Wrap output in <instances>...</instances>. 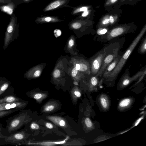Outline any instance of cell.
<instances>
[{"label": "cell", "mask_w": 146, "mask_h": 146, "mask_svg": "<svg viewBox=\"0 0 146 146\" xmlns=\"http://www.w3.org/2000/svg\"><path fill=\"white\" fill-rule=\"evenodd\" d=\"M125 41V37L115 38L109 41L103 48L105 57L101 68L96 75L101 77L106 67L121 52Z\"/></svg>", "instance_id": "1"}, {"label": "cell", "mask_w": 146, "mask_h": 146, "mask_svg": "<svg viewBox=\"0 0 146 146\" xmlns=\"http://www.w3.org/2000/svg\"><path fill=\"white\" fill-rule=\"evenodd\" d=\"M146 31V24L142 28L139 33L134 39L130 46L124 52L115 68L111 72L110 75L105 79L106 81L110 82L114 81L123 68L127 60L137 45L141 40Z\"/></svg>", "instance_id": "2"}, {"label": "cell", "mask_w": 146, "mask_h": 146, "mask_svg": "<svg viewBox=\"0 0 146 146\" xmlns=\"http://www.w3.org/2000/svg\"><path fill=\"white\" fill-rule=\"evenodd\" d=\"M137 27L133 23L125 24L114 26L105 35L95 39L102 42H109L112 39L125 35L134 32Z\"/></svg>", "instance_id": "3"}, {"label": "cell", "mask_w": 146, "mask_h": 146, "mask_svg": "<svg viewBox=\"0 0 146 146\" xmlns=\"http://www.w3.org/2000/svg\"><path fill=\"white\" fill-rule=\"evenodd\" d=\"M18 19L15 14L13 13L5 33L3 49L5 50L10 43L17 38L19 36V24Z\"/></svg>", "instance_id": "4"}, {"label": "cell", "mask_w": 146, "mask_h": 146, "mask_svg": "<svg viewBox=\"0 0 146 146\" xmlns=\"http://www.w3.org/2000/svg\"><path fill=\"white\" fill-rule=\"evenodd\" d=\"M29 118L27 112L22 111L7 121L6 129L9 133L20 129L29 121Z\"/></svg>", "instance_id": "5"}, {"label": "cell", "mask_w": 146, "mask_h": 146, "mask_svg": "<svg viewBox=\"0 0 146 146\" xmlns=\"http://www.w3.org/2000/svg\"><path fill=\"white\" fill-rule=\"evenodd\" d=\"M105 53L103 48L96 53L88 60L91 74L96 76L102 65Z\"/></svg>", "instance_id": "6"}, {"label": "cell", "mask_w": 146, "mask_h": 146, "mask_svg": "<svg viewBox=\"0 0 146 146\" xmlns=\"http://www.w3.org/2000/svg\"><path fill=\"white\" fill-rule=\"evenodd\" d=\"M28 135L25 131L23 130L6 136L4 138V140L6 142L19 145L26 140Z\"/></svg>", "instance_id": "7"}, {"label": "cell", "mask_w": 146, "mask_h": 146, "mask_svg": "<svg viewBox=\"0 0 146 146\" xmlns=\"http://www.w3.org/2000/svg\"><path fill=\"white\" fill-rule=\"evenodd\" d=\"M118 16L116 15L107 14L103 17L97 25V29L99 28L108 27L114 25L118 21Z\"/></svg>", "instance_id": "8"}, {"label": "cell", "mask_w": 146, "mask_h": 146, "mask_svg": "<svg viewBox=\"0 0 146 146\" xmlns=\"http://www.w3.org/2000/svg\"><path fill=\"white\" fill-rule=\"evenodd\" d=\"M145 70H146V67L145 66V67H143L141 69L131 77L130 76V73L129 70L128 69H126L121 78L120 82V84L123 86L128 85L131 81L140 77Z\"/></svg>", "instance_id": "9"}, {"label": "cell", "mask_w": 146, "mask_h": 146, "mask_svg": "<svg viewBox=\"0 0 146 146\" xmlns=\"http://www.w3.org/2000/svg\"><path fill=\"white\" fill-rule=\"evenodd\" d=\"M70 0H53L49 3L44 8V12L52 11L64 7L72 8L68 5Z\"/></svg>", "instance_id": "10"}, {"label": "cell", "mask_w": 146, "mask_h": 146, "mask_svg": "<svg viewBox=\"0 0 146 146\" xmlns=\"http://www.w3.org/2000/svg\"><path fill=\"white\" fill-rule=\"evenodd\" d=\"M27 104V102L25 101L13 102L0 104V111L17 110H18L24 109Z\"/></svg>", "instance_id": "11"}, {"label": "cell", "mask_w": 146, "mask_h": 146, "mask_svg": "<svg viewBox=\"0 0 146 146\" xmlns=\"http://www.w3.org/2000/svg\"><path fill=\"white\" fill-rule=\"evenodd\" d=\"M123 52L121 51L115 59L106 67L102 76V80L106 79L110 75L116 67Z\"/></svg>", "instance_id": "12"}, {"label": "cell", "mask_w": 146, "mask_h": 146, "mask_svg": "<svg viewBox=\"0 0 146 146\" xmlns=\"http://www.w3.org/2000/svg\"><path fill=\"white\" fill-rule=\"evenodd\" d=\"M63 21L58 17L55 16L44 15L38 17L35 20L37 23H57Z\"/></svg>", "instance_id": "13"}, {"label": "cell", "mask_w": 146, "mask_h": 146, "mask_svg": "<svg viewBox=\"0 0 146 146\" xmlns=\"http://www.w3.org/2000/svg\"><path fill=\"white\" fill-rule=\"evenodd\" d=\"M47 119L51 121L56 125L62 127H65L66 124L65 120L60 117L54 116H49Z\"/></svg>", "instance_id": "14"}, {"label": "cell", "mask_w": 146, "mask_h": 146, "mask_svg": "<svg viewBox=\"0 0 146 146\" xmlns=\"http://www.w3.org/2000/svg\"><path fill=\"white\" fill-rule=\"evenodd\" d=\"M89 5H81L76 7H72L73 10L71 12V15H78L80 13L86 11L90 8Z\"/></svg>", "instance_id": "15"}, {"label": "cell", "mask_w": 146, "mask_h": 146, "mask_svg": "<svg viewBox=\"0 0 146 146\" xmlns=\"http://www.w3.org/2000/svg\"><path fill=\"white\" fill-rule=\"evenodd\" d=\"M22 100L21 98L17 96L13 95H9L0 99V104Z\"/></svg>", "instance_id": "16"}, {"label": "cell", "mask_w": 146, "mask_h": 146, "mask_svg": "<svg viewBox=\"0 0 146 146\" xmlns=\"http://www.w3.org/2000/svg\"><path fill=\"white\" fill-rule=\"evenodd\" d=\"M28 96L34 98L38 102H41L47 96L46 93L41 92H27Z\"/></svg>", "instance_id": "17"}, {"label": "cell", "mask_w": 146, "mask_h": 146, "mask_svg": "<svg viewBox=\"0 0 146 146\" xmlns=\"http://www.w3.org/2000/svg\"><path fill=\"white\" fill-rule=\"evenodd\" d=\"M57 106V104L55 102H49L44 106L42 112L44 113L52 112L56 109Z\"/></svg>", "instance_id": "18"}, {"label": "cell", "mask_w": 146, "mask_h": 146, "mask_svg": "<svg viewBox=\"0 0 146 146\" xmlns=\"http://www.w3.org/2000/svg\"><path fill=\"white\" fill-rule=\"evenodd\" d=\"M141 43L139 47L137 52L139 54H144L146 52V36L142 38Z\"/></svg>", "instance_id": "19"}, {"label": "cell", "mask_w": 146, "mask_h": 146, "mask_svg": "<svg viewBox=\"0 0 146 146\" xmlns=\"http://www.w3.org/2000/svg\"><path fill=\"white\" fill-rule=\"evenodd\" d=\"M3 7V8H1L0 9H4L2 10L5 12H7L8 13H12L14 11V9H15L16 7L14 4L12 2L7 3L6 5L2 6Z\"/></svg>", "instance_id": "20"}, {"label": "cell", "mask_w": 146, "mask_h": 146, "mask_svg": "<svg viewBox=\"0 0 146 146\" xmlns=\"http://www.w3.org/2000/svg\"><path fill=\"white\" fill-rule=\"evenodd\" d=\"M9 85V82L7 80H0V96L7 90Z\"/></svg>", "instance_id": "21"}, {"label": "cell", "mask_w": 146, "mask_h": 146, "mask_svg": "<svg viewBox=\"0 0 146 146\" xmlns=\"http://www.w3.org/2000/svg\"><path fill=\"white\" fill-rule=\"evenodd\" d=\"M110 29L108 27L99 28L97 29L94 39L106 34Z\"/></svg>", "instance_id": "22"}, {"label": "cell", "mask_w": 146, "mask_h": 146, "mask_svg": "<svg viewBox=\"0 0 146 146\" xmlns=\"http://www.w3.org/2000/svg\"><path fill=\"white\" fill-rule=\"evenodd\" d=\"M18 110H12L0 111V118L7 116Z\"/></svg>", "instance_id": "23"}, {"label": "cell", "mask_w": 146, "mask_h": 146, "mask_svg": "<svg viewBox=\"0 0 146 146\" xmlns=\"http://www.w3.org/2000/svg\"><path fill=\"white\" fill-rule=\"evenodd\" d=\"M34 0H11L13 2L17 7L19 5L23 3H29Z\"/></svg>", "instance_id": "24"}, {"label": "cell", "mask_w": 146, "mask_h": 146, "mask_svg": "<svg viewBox=\"0 0 146 146\" xmlns=\"http://www.w3.org/2000/svg\"><path fill=\"white\" fill-rule=\"evenodd\" d=\"M130 101V100L129 98L125 99L120 102L119 104V106L122 108L126 107L129 104Z\"/></svg>", "instance_id": "25"}, {"label": "cell", "mask_w": 146, "mask_h": 146, "mask_svg": "<svg viewBox=\"0 0 146 146\" xmlns=\"http://www.w3.org/2000/svg\"><path fill=\"white\" fill-rule=\"evenodd\" d=\"M91 12V10L89 9L86 11L82 13L80 15L78 16L80 18L84 19L85 18L87 17L89 15Z\"/></svg>", "instance_id": "26"}, {"label": "cell", "mask_w": 146, "mask_h": 146, "mask_svg": "<svg viewBox=\"0 0 146 146\" xmlns=\"http://www.w3.org/2000/svg\"><path fill=\"white\" fill-rule=\"evenodd\" d=\"M118 1V0H107L105 4V6H109L111 5L116 3Z\"/></svg>", "instance_id": "27"}, {"label": "cell", "mask_w": 146, "mask_h": 146, "mask_svg": "<svg viewBox=\"0 0 146 146\" xmlns=\"http://www.w3.org/2000/svg\"><path fill=\"white\" fill-rule=\"evenodd\" d=\"M100 101L102 107L105 108H106L108 107V103L106 99L102 97L101 98Z\"/></svg>", "instance_id": "28"}, {"label": "cell", "mask_w": 146, "mask_h": 146, "mask_svg": "<svg viewBox=\"0 0 146 146\" xmlns=\"http://www.w3.org/2000/svg\"><path fill=\"white\" fill-rule=\"evenodd\" d=\"M30 128L33 130H36L39 129V125L36 123L32 122L30 125Z\"/></svg>", "instance_id": "29"}, {"label": "cell", "mask_w": 146, "mask_h": 146, "mask_svg": "<svg viewBox=\"0 0 146 146\" xmlns=\"http://www.w3.org/2000/svg\"><path fill=\"white\" fill-rule=\"evenodd\" d=\"M85 122L86 126L88 127H92V123L91 120L88 118H86Z\"/></svg>", "instance_id": "30"}, {"label": "cell", "mask_w": 146, "mask_h": 146, "mask_svg": "<svg viewBox=\"0 0 146 146\" xmlns=\"http://www.w3.org/2000/svg\"><path fill=\"white\" fill-rule=\"evenodd\" d=\"M73 96L75 98H78L80 97L81 93L78 90H75L72 93Z\"/></svg>", "instance_id": "31"}, {"label": "cell", "mask_w": 146, "mask_h": 146, "mask_svg": "<svg viewBox=\"0 0 146 146\" xmlns=\"http://www.w3.org/2000/svg\"><path fill=\"white\" fill-rule=\"evenodd\" d=\"M55 36L56 38L60 36L61 35V31L58 29H55L54 32Z\"/></svg>", "instance_id": "32"}, {"label": "cell", "mask_w": 146, "mask_h": 146, "mask_svg": "<svg viewBox=\"0 0 146 146\" xmlns=\"http://www.w3.org/2000/svg\"><path fill=\"white\" fill-rule=\"evenodd\" d=\"M60 71L58 69H56L54 71L53 75L55 78H57L60 76Z\"/></svg>", "instance_id": "33"}, {"label": "cell", "mask_w": 146, "mask_h": 146, "mask_svg": "<svg viewBox=\"0 0 146 146\" xmlns=\"http://www.w3.org/2000/svg\"><path fill=\"white\" fill-rule=\"evenodd\" d=\"M78 71L76 67L74 68L72 72V76L73 77H75L78 73Z\"/></svg>", "instance_id": "34"}, {"label": "cell", "mask_w": 146, "mask_h": 146, "mask_svg": "<svg viewBox=\"0 0 146 146\" xmlns=\"http://www.w3.org/2000/svg\"><path fill=\"white\" fill-rule=\"evenodd\" d=\"M46 127L49 129H52L53 127V125L50 123L46 122L45 124Z\"/></svg>", "instance_id": "35"}, {"label": "cell", "mask_w": 146, "mask_h": 146, "mask_svg": "<svg viewBox=\"0 0 146 146\" xmlns=\"http://www.w3.org/2000/svg\"><path fill=\"white\" fill-rule=\"evenodd\" d=\"M11 2V0H0V5L5 4Z\"/></svg>", "instance_id": "36"}, {"label": "cell", "mask_w": 146, "mask_h": 146, "mask_svg": "<svg viewBox=\"0 0 146 146\" xmlns=\"http://www.w3.org/2000/svg\"><path fill=\"white\" fill-rule=\"evenodd\" d=\"M41 74L40 71L39 70H36L34 73V76L35 77H38L40 76Z\"/></svg>", "instance_id": "37"}, {"label": "cell", "mask_w": 146, "mask_h": 146, "mask_svg": "<svg viewBox=\"0 0 146 146\" xmlns=\"http://www.w3.org/2000/svg\"><path fill=\"white\" fill-rule=\"evenodd\" d=\"M74 44V40L72 39H70L68 42V45L69 46L71 47Z\"/></svg>", "instance_id": "38"}, {"label": "cell", "mask_w": 146, "mask_h": 146, "mask_svg": "<svg viewBox=\"0 0 146 146\" xmlns=\"http://www.w3.org/2000/svg\"><path fill=\"white\" fill-rule=\"evenodd\" d=\"M1 129L0 128V140L1 139H3L5 138L6 136L3 135L1 133Z\"/></svg>", "instance_id": "39"}, {"label": "cell", "mask_w": 146, "mask_h": 146, "mask_svg": "<svg viewBox=\"0 0 146 146\" xmlns=\"http://www.w3.org/2000/svg\"><path fill=\"white\" fill-rule=\"evenodd\" d=\"M75 67L79 71L80 68V66L79 64V63L76 64Z\"/></svg>", "instance_id": "40"}, {"label": "cell", "mask_w": 146, "mask_h": 146, "mask_svg": "<svg viewBox=\"0 0 146 146\" xmlns=\"http://www.w3.org/2000/svg\"><path fill=\"white\" fill-rule=\"evenodd\" d=\"M141 118H140L138 120V121H137V122L135 123V126H136L138 124V123H139V121L141 120Z\"/></svg>", "instance_id": "41"}, {"label": "cell", "mask_w": 146, "mask_h": 146, "mask_svg": "<svg viewBox=\"0 0 146 146\" xmlns=\"http://www.w3.org/2000/svg\"><path fill=\"white\" fill-rule=\"evenodd\" d=\"M125 0H121L120 1H121V2H123V1H124Z\"/></svg>", "instance_id": "42"}, {"label": "cell", "mask_w": 146, "mask_h": 146, "mask_svg": "<svg viewBox=\"0 0 146 146\" xmlns=\"http://www.w3.org/2000/svg\"><path fill=\"white\" fill-rule=\"evenodd\" d=\"M1 5H0V9H1Z\"/></svg>", "instance_id": "43"}, {"label": "cell", "mask_w": 146, "mask_h": 146, "mask_svg": "<svg viewBox=\"0 0 146 146\" xmlns=\"http://www.w3.org/2000/svg\"><path fill=\"white\" fill-rule=\"evenodd\" d=\"M133 0H130L131 1H133Z\"/></svg>", "instance_id": "44"}]
</instances>
